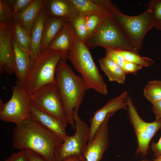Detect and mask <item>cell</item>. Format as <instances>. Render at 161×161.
<instances>
[{
    "label": "cell",
    "mask_w": 161,
    "mask_h": 161,
    "mask_svg": "<svg viewBox=\"0 0 161 161\" xmlns=\"http://www.w3.org/2000/svg\"><path fill=\"white\" fill-rule=\"evenodd\" d=\"M12 139L14 148L31 151L47 161H55L56 150L64 141L31 117L16 125Z\"/></svg>",
    "instance_id": "1"
},
{
    "label": "cell",
    "mask_w": 161,
    "mask_h": 161,
    "mask_svg": "<svg viewBox=\"0 0 161 161\" xmlns=\"http://www.w3.org/2000/svg\"><path fill=\"white\" fill-rule=\"evenodd\" d=\"M66 60H61L58 64L55 74L56 84L67 123L75 130L74 112H78L87 89L81 76L74 72Z\"/></svg>",
    "instance_id": "2"
},
{
    "label": "cell",
    "mask_w": 161,
    "mask_h": 161,
    "mask_svg": "<svg viewBox=\"0 0 161 161\" xmlns=\"http://www.w3.org/2000/svg\"><path fill=\"white\" fill-rule=\"evenodd\" d=\"M69 52L46 49L33 61L24 84L30 96L42 87L49 84H56L55 74L59 61L68 59Z\"/></svg>",
    "instance_id": "3"
},
{
    "label": "cell",
    "mask_w": 161,
    "mask_h": 161,
    "mask_svg": "<svg viewBox=\"0 0 161 161\" xmlns=\"http://www.w3.org/2000/svg\"><path fill=\"white\" fill-rule=\"evenodd\" d=\"M68 59L74 68L80 75L87 90L92 89L106 95L107 86L95 63L89 49L75 34Z\"/></svg>",
    "instance_id": "4"
},
{
    "label": "cell",
    "mask_w": 161,
    "mask_h": 161,
    "mask_svg": "<svg viewBox=\"0 0 161 161\" xmlns=\"http://www.w3.org/2000/svg\"><path fill=\"white\" fill-rule=\"evenodd\" d=\"M104 7L124 35L139 52L147 32L154 27L151 11L147 8L136 16L123 14L110 0H105Z\"/></svg>",
    "instance_id": "5"
},
{
    "label": "cell",
    "mask_w": 161,
    "mask_h": 161,
    "mask_svg": "<svg viewBox=\"0 0 161 161\" xmlns=\"http://www.w3.org/2000/svg\"><path fill=\"white\" fill-rule=\"evenodd\" d=\"M84 43L89 49L101 46L105 49L128 50L138 54L110 14L103 18L95 31Z\"/></svg>",
    "instance_id": "6"
},
{
    "label": "cell",
    "mask_w": 161,
    "mask_h": 161,
    "mask_svg": "<svg viewBox=\"0 0 161 161\" xmlns=\"http://www.w3.org/2000/svg\"><path fill=\"white\" fill-rule=\"evenodd\" d=\"M10 99L4 103L0 100V119L18 125L31 117V105L23 83L17 80L12 88Z\"/></svg>",
    "instance_id": "7"
},
{
    "label": "cell",
    "mask_w": 161,
    "mask_h": 161,
    "mask_svg": "<svg viewBox=\"0 0 161 161\" xmlns=\"http://www.w3.org/2000/svg\"><path fill=\"white\" fill-rule=\"evenodd\" d=\"M127 103L126 111L137 142L135 155L146 157L151 140L157 131L161 129V119L156 120L151 122H146L139 115L131 97L129 95Z\"/></svg>",
    "instance_id": "8"
},
{
    "label": "cell",
    "mask_w": 161,
    "mask_h": 161,
    "mask_svg": "<svg viewBox=\"0 0 161 161\" xmlns=\"http://www.w3.org/2000/svg\"><path fill=\"white\" fill-rule=\"evenodd\" d=\"M78 112H74L75 133L72 136H69L57 148L55 161H62L71 156L79 158L86 148L90 135V127L79 116Z\"/></svg>",
    "instance_id": "9"
},
{
    "label": "cell",
    "mask_w": 161,
    "mask_h": 161,
    "mask_svg": "<svg viewBox=\"0 0 161 161\" xmlns=\"http://www.w3.org/2000/svg\"><path fill=\"white\" fill-rule=\"evenodd\" d=\"M32 106L67 123L59 91L56 84L45 85L29 96Z\"/></svg>",
    "instance_id": "10"
},
{
    "label": "cell",
    "mask_w": 161,
    "mask_h": 161,
    "mask_svg": "<svg viewBox=\"0 0 161 161\" xmlns=\"http://www.w3.org/2000/svg\"><path fill=\"white\" fill-rule=\"evenodd\" d=\"M114 114L109 115L91 141L88 143L80 161H100L109 146L108 122Z\"/></svg>",
    "instance_id": "11"
},
{
    "label": "cell",
    "mask_w": 161,
    "mask_h": 161,
    "mask_svg": "<svg viewBox=\"0 0 161 161\" xmlns=\"http://www.w3.org/2000/svg\"><path fill=\"white\" fill-rule=\"evenodd\" d=\"M128 96V92L124 91L119 96L109 100L103 107L94 112L89 120L90 135L88 143L93 138L99 127L109 115L114 114L120 109L127 110V100Z\"/></svg>",
    "instance_id": "12"
},
{
    "label": "cell",
    "mask_w": 161,
    "mask_h": 161,
    "mask_svg": "<svg viewBox=\"0 0 161 161\" xmlns=\"http://www.w3.org/2000/svg\"><path fill=\"white\" fill-rule=\"evenodd\" d=\"M12 23L0 24V73L12 75L15 62L12 43Z\"/></svg>",
    "instance_id": "13"
},
{
    "label": "cell",
    "mask_w": 161,
    "mask_h": 161,
    "mask_svg": "<svg viewBox=\"0 0 161 161\" xmlns=\"http://www.w3.org/2000/svg\"><path fill=\"white\" fill-rule=\"evenodd\" d=\"M44 8L48 17L72 22L80 15L71 0H46Z\"/></svg>",
    "instance_id": "14"
},
{
    "label": "cell",
    "mask_w": 161,
    "mask_h": 161,
    "mask_svg": "<svg viewBox=\"0 0 161 161\" xmlns=\"http://www.w3.org/2000/svg\"><path fill=\"white\" fill-rule=\"evenodd\" d=\"M31 117L58 136L63 141L69 137L66 132L67 124L55 117L40 111L31 106Z\"/></svg>",
    "instance_id": "15"
},
{
    "label": "cell",
    "mask_w": 161,
    "mask_h": 161,
    "mask_svg": "<svg viewBox=\"0 0 161 161\" xmlns=\"http://www.w3.org/2000/svg\"><path fill=\"white\" fill-rule=\"evenodd\" d=\"M46 0H33L26 9L19 13H13V20L22 27L30 35L31 28Z\"/></svg>",
    "instance_id": "16"
},
{
    "label": "cell",
    "mask_w": 161,
    "mask_h": 161,
    "mask_svg": "<svg viewBox=\"0 0 161 161\" xmlns=\"http://www.w3.org/2000/svg\"><path fill=\"white\" fill-rule=\"evenodd\" d=\"M14 51V73L18 81L24 84L27 74L33 63L31 55L20 48L12 38Z\"/></svg>",
    "instance_id": "17"
},
{
    "label": "cell",
    "mask_w": 161,
    "mask_h": 161,
    "mask_svg": "<svg viewBox=\"0 0 161 161\" xmlns=\"http://www.w3.org/2000/svg\"><path fill=\"white\" fill-rule=\"evenodd\" d=\"M48 16L44 7L40 12L31 28L30 37L31 52L32 61L41 53L44 27Z\"/></svg>",
    "instance_id": "18"
},
{
    "label": "cell",
    "mask_w": 161,
    "mask_h": 161,
    "mask_svg": "<svg viewBox=\"0 0 161 161\" xmlns=\"http://www.w3.org/2000/svg\"><path fill=\"white\" fill-rule=\"evenodd\" d=\"M75 35L71 22L66 21L61 30L47 49L69 52L72 46Z\"/></svg>",
    "instance_id": "19"
},
{
    "label": "cell",
    "mask_w": 161,
    "mask_h": 161,
    "mask_svg": "<svg viewBox=\"0 0 161 161\" xmlns=\"http://www.w3.org/2000/svg\"><path fill=\"white\" fill-rule=\"evenodd\" d=\"M65 19L47 16L43 29L41 53L47 49L63 27Z\"/></svg>",
    "instance_id": "20"
},
{
    "label": "cell",
    "mask_w": 161,
    "mask_h": 161,
    "mask_svg": "<svg viewBox=\"0 0 161 161\" xmlns=\"http://www.w3.org/2000/svg\"><path fill=\"white\" fill-rule=\"evenodd\" d=\"M99 62L101 69L110 81L121 84L125 83L126 74L116 63L106 56L100 58Z\"/></svg>",
    "instance_id": "21"
},
{
    "label": "cell",
    "mask_w": 161,
    "mask_h": 161,
    "mask_svg": "<svg viewBox=\"0 0 161 161\" xmlns=\"http://www.w3.org/2000/svg\"><path fill=\"white\" fill-rule=\"evenodd\" d=\"M80 15L86 16L95 14L108 15L109 12L98 4L95 0H71Z\"/></svg>",
    "instance_id": "22"
},
{
    "label": "cell",
    "mask_w": 161,
    "mask_h": 161,
    "mask_svg": "<svg viewBox=\"0 0 161 161\" xmlns=\"http://www.w3.org/2000/svg\"><path fill=\"white\" fill-rule=\"evenodd\" d=\"M11 34L12 38L16 45L31 56L30 35L22 27L14 20L12 24Z\"/></svg>",
    "instance_id": "23"
},
{
    "label": "cell",
    "mask_w": 161,
    "mask_h": 161,
    "mask_svg": "<svg viewBox=\"0 0 161 161\" xmlns=\"http://www.w3.org/2000/svg\"><path fill=\"white\" fill-rule=\"evenodd\" d=\"M143 92L145 97L152 105L161 100V80L149 81L145 87Z\"/></svg>",
    "instance_id": "24"
},
{
    "label": "cell",
    "mask_w": 161,
    "mask_h": 161,
    "mask_svg": "<svg viewBox=\"0 0 161 161\" xmlns=\"http://www.w3.org/2000/svg\"><path fill=\"white\" fill-rule=\"evenodd\" d=\"M120 51L126 61L137 64L143 67L149 66L155 63L151 58L141 56L138 54L133 52L126 50Z\"/></svg>",
    "instance_id": "25"
},
{
    "label": "cell",
    "mask_w": 161,
    "mask_h": 161,
    "mask_svg": "<svg viewBox=\"0 0 161 161\" xmlns=\"http://www.w3.org/2000/svg\"><path fill=\"white\" fill-rule=\"evenodd\" d=\"M86 16L80 15L71 22L77 37L85 43L89 37L85 24Z\"/></svg>",
    "instance_id": "26"
},
{
    "label": "cell",
    "mask_w": 161,
    "mask_h": 161,
    "mask_svg": "<svg viewBox=\"0 0 161 161\" xmlns=\"http://www.w3.org/2000/svg\"><path fill=\"white\" fill-rule=\"evenodd\" d=\"M148 9L151 11L154 27L161 30V0H152L148 3Z\"/></svg>",
    "instance_id": "27"
},
{
    "label": "cell",
    "mask_w": 161,
    "mask_h": 161,
    "mask_svg": "<svg viewBox=\"0 0 161 161\" xmlns=\"http://www.w3.org/2000/svg\"><path fill=\"white\" fill-rule=\"evenodd\" d=\"M13 13L7 0H0V24L12 23Z\"/></svg>",
    "instance_id": "28"
},
{
    "label": "cell",
    "mask_w": 161,
    "mask_h": 161,
    "mask_svg": "<svg viewBox=\"0 0 161 161\" xmlns=\"http://www.w3.org/2000/svg\"><path fill=\"white\" fill-rule=\"evenodd\" d=\"M109 15L92 14L86 16L85 24L89 37L95 31L103 18Z\"/></svg>",
    "instance_id": "29"
},
{
    "label": "cell",
    "mask_w": 161,
    "mask_h": 161,
    "mask_svg": "<svg viewBox=\"0 0 161 161\" xmlns=\"http://www.w3.org/2000/svg\"><path fill=\"white\" fill-rule=\"evenodd\" d=\"M33 0H7L13 13L20 12L27 7Z\"/></svg>",
    "instance_id": "30"
},
{
    "label": "cell",
    "mask_w": 161,
    "mask_h": 161,
    "mask_svg": "<svg viewBox=\"0 0 161 161\" xmlns=\"http://www.w3.org/2000/svg\"><path fill=\"white\" fill-rule=\"evenodd\" d=\"M106 56L112 60L122 69L125 62L120 50L105 49Z\"/></svg>",
    "instance_id": "31"
},
{
    "label": "cell",
    "mask_w": 161,
    "mask_h": 161,
    "mask_svg": "<svg viewBox=\"0 0 161 161\" xmlns=\"http://www.w3.org/2000/svg\"><path fill=\"white\" fill-rule=\"evenodd\" d=\"M143 67L140 65L125 61L122 69L126 74H133L136 75Z\"/></svg>",
    "instance_id": "32"
},
{
    "label": "cell",
    "mask_w": 161,
    "mask_h": 161,
    "mask_svg": "<svg viewBox=\"0 0 161 161\" xmlns=\"http://www.w3.org/2000/svg\"><path fill=\"white\" fill-rule=\"evenodd\" d=\"M4 161H27L26 150L20 151L14 153L6 158Z\"/></svg>",
    "instance_id": "33"
},
{
    "label": "cell",
    "mask_w": 161,
    "mask_h": 161,
    "mask_svg": "<svg viewBox=\"0 0 161 161\" xmlns=\"http://www.w3.org/2000/svg\"><path fill=\"white\" fill-rule=\"evenodd\" d=\"M151 149L155 158L161 156V136L158 141L155 143L153 142L151 145Z\"/></svg>",
    "instance_id": "34"
},
{
    "label": "cell",
    "mask_w": 161,
    "mask_h": 161,
    "mask_svg": "<svg viewBox=\"0 0 161 161\" xmlns=\"http://www.w3.org/2000/svg\"><path fill=\"white\" fill-rule=\"evenodd\" d=\"M27 161H47L39 154L30 150H26Z\"/></svg>",
    "instance_id": "35"
},
{
    "label": "cell",
    "mask_w": 161,
    "mask_h": 161,
    "mask_svg": "<svg viewBox=\"0 0 161 161\" xmlns=\"http://www.w3.org/2000/svg\"><path fill=\"white\" fill-rule=\"evenodd\" d=\"M152 109L156 120L161 119V100L152 105Z\"/></svg>",
    "instance_id": "36"
},
{
    "label": "cell",
    "mask_w": 161,
    "mask_h": 161,
    "mask_svg": "<svg viewBox=\"0 0 161 161\" xmlns=\"http://www.w3.org/2000/svg\"><path fill=\"white\" fill-rule=\"evenodd\" d=\"M62 161H80L79 158L74 156L68 157Z\"/></svg>",
    "instance_id": "37"
},
{
    "label": "cell",
    "mask_w": 161,
    "mask_h": 161,
    "mask_svg": "<svg viewBox=\"0 0 161 161\" xmlns=\"http://www.w3.org/2000/svg\"><path fill=\"white\" fill-rule=\"evenodd\" d=\"M150 161H161V156H160L157 158L154 159Z\"/></svg>",
    "instance_id": "38"
},
{
    "label": "cell",
    "mask_w": 161,
    "mask_h": 161,
    "mask_svg": "<svg viewBox=\"0 0 161 161\" xmlns=\"http://www.w3.org/2000/svg\"><path fill=\"white\" fill-rule=\"evenodd\" d=\"M141 161H150L149 160H143Z\"/></svg>",
    "instance_id": "39"
}]
</instances>
